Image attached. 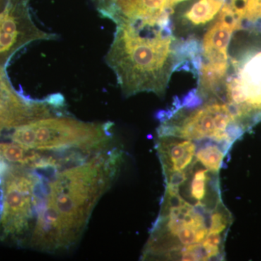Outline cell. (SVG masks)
I'll list each match as a JSON object with an SVG mask.
<instances>
[{"instance_id": "11", "label": "cell", "mask_w": 261, "mask_h": 261, "mask_svg": "<svg viewBox=\"0 0 261 261\" xmlns=\"http://www.w3.org/2000/svg\"><path fill=\"white\" fill-rule=\"evenodd\" d=\"M226 2V0H199L185 12L184 20L194 27L204 25L219 13Z\"/></svg>"}, {"instance_id": "8", "label": "cell", "mask_w": 261, "mask_h": 261, "mask_svg": "<svg viewBox=\"0 0 261 261\" xmlns=\"http://www.w3.org/2000/svg\"><path fill=\"white\" fill-rule=\"evenodd\" d=\"M56 35L38 28L29 11V0H8L0 10V67L5 68L20 48Z\"/></svg>"}, {"instance_id": "7", "label": "cell", "mask_w": 261, "mask_h": 261, "mask_svg": "<svg viewBox=\"0 0 261 261\" xmlns=\"http://www.w3.org/2000/svg\"><path fill=\"white\" fill-rule=\"evenodd\" d=\"M64 106L61 94H53L44 100H34L18 94L10 84L5 68L0 67V135L31 122L55 116Z\"/></svg>"}, {"instance_id": "9", "label": "cell", "mask_w": 261, "mask_h": 261, "mask_svg": "<svg viewBox=\"0 0 261 261\" xmlns=\"http://www.w3.org/2000/svg\"><path fill=\"white\" fill-rule=\"evenodd\" d=\"M176 0H95L105 18L120 23H157L170 18Z\"/></svg>"}, {"instance_id": "12", "label": "cell", "mask_w": 261, "mask_h": 261, "mask_svg": "<svg viewBox=\"0 0 261 261\" xmlns=\"http://www.w3.org/2000/svg\"><path fill=\"white\" fill-rule=\"evenodd\" d=\"M226 3L241 25L244 20L252 23L261 20V0H227Z\"/></svg>"}, {"instance_id": "2", "label": "cell", "mask_w": 261, "mask_h": 261, "mask_svg": "<svg viewBox=\"0 0 261 261\" xmlns=\"http://www.w3.org/2000/svg\"><path fill=\"white\" fill-rule=\"evenodd\" d=\"M170 20L116 25L106 61L126 97L165 94L177 63Z\"/></svg>"}, {"instance_id": "13", "label": "cell", "mask_w": 261, "mask_h": 261, "mask_svg": "<svg viewBox=\"0 0 261 261\" xmlns=\"http://www.w3.org/2000/svg\"><path fill=\"white\" fill-rule=\"evenodd\" d=\"M10 166L11 165H10L9 163L7 162L6 161L0 157V187H1L2 182H3V176L10 169Z\"/></svg>"}, {"instance_id": "14", "label": "cell", "mask_w": 261, "mask_h": 261, "mask_svg": "<svg viewBox=\"0 0 261 261\" xmlns=\"http://www.w3.org/2000/svg\"><path fill=\"white\" fill-rule=\"evenodd\" d=\"M8 0H0V10L4 8L5 5L8 3Z\"/></svg>"}, {"instance_id": "5", "label": "cell", "mask_w": 261, "mask_h": 261, "mask_svg": "<svg viewBox=\"0 0 261 261\" xmlns=\"http://www.w3.org/2000/svg\"><path fill=\"white\" fill-rule=\"evenodd\" d=\"M245 130L226 102L214 100L193 109L176 108L162 120L158 135L194 140L210 139L231 148Z\"/></svg>"}, {"instance_id": "6", "label": "cell", "mask_w": 261, "mask_h": 261, "mask_svg": "<svg viewBox=\"0 0 261 261\" xmlns=\"http://www.w3.org/2000/svg\"><path fill=\"white\" fill-rule=\"evenodd\" d=\"M231 64L234 73L225 80L226 103L247 128L261 117V51Z\"/></svg>"}, {"instance_id": "10", "label": "cell", "mask_w": 261, "mask_h": 261, "mask_svg": "<svg viewBox=\"0 0 261 261\" xmlns=\"http://www.w3.org/2000/svg\"><path fill=\"white\" fill-rule=\"evenodd\" d=\"M241 29V23L231 8L225 3L219 12L217 20L204 37L202 61L228 63L227 49L231 36L234 31Z\"/></svg>"}, {"instance_id": "3", "label": "cell", "mask_w": 261, "mask_h": 261, "mask_svg": "<svg viewBox=\"0 0 261 261\" xmlns=\"http://www.w3.org/2000/svg\"><path fill=\"white\" fill-rule=\"evenodd\" d=\"M110 123H89L55 115L15 128L12 142L42 152L93 153L111 146Z\"/></svg>"}, {"instance_id": "4", "label": "cell", "mask_w": 261, "mask_h": 261, "mask_svg": "<svg viewBox=\"0 0 261 261\" xmlns=\"http://www.w3.org/2000/svg\"><path fill=\"white\" fill-rule=\"evenodd\" d=\"M34 169L11 165L2 182L3 208L0 215V242L29 244L45 178Z\"/></svg>"}, {"instance_id": "1", "label": "cell", "mask_w": 261, "mask_h": 261, "mask_svg": "<svg viewBox=\"0 0 261 261\" xmlns=\"http://www.w3.org/2000/svg\"><path fill=\"white\" fill-rule=\"evenodd\" d=\"M122 160L121 149L108 147L45 178L29 247L53 253L74 246L94 207L116 180Z\"/></svg>"}]
</instances>
